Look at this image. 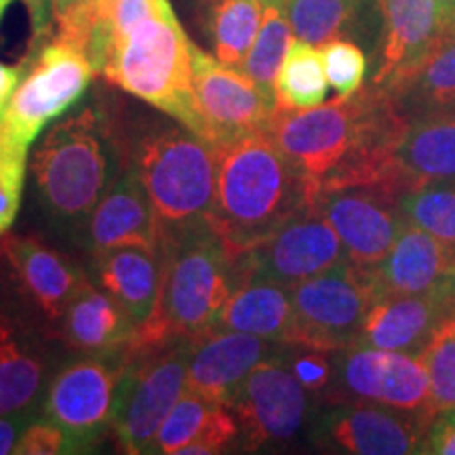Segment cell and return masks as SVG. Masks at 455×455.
I'll return each mask as SVG.
<instances>
[{
	"mask_svg": "<svg viewBox=\"0 0 455 455\" xmlns=\"http://www.w3.org/2000/svg\"><path fill=\"white\" fill-rule=\"evenodd\" d=\"M407 127L395 98L371 87L308 110L276 108L266 129L301 175L315 204L325 192L350 186L409 190L396 161Z\"/></svg>",
	"mask_w": 455,
	"mask_h": 455,
	"instance_id": "cell-1",
	"label": "cell"
},
{
	"mask_svg": "<svg viewBox=\"0 0 455 455\" xmlns=\"http://www.w3.org/2000/svg\"><path fill=\"white\" fill-rule=\"evenodd\" d=\"M212 228L232 258L312 207L304 180L268 129L253 131L220 148Z\"/></svg>",
	"mask_w": 455,
	"mask_h": 455,
	"instance_id": "cell-2",
	"label": "cell"
},
{
	"mask_svg": "<svg viewBox=\"0 0 455 455\" xmlns=\"http://www.w3.org/2000/svg\"><path fill=\"white\" fill-rule=\"evenodd\" d=\"M163 259L161 295L155 315L141 323L131 344L171 338L196 339L218 327L236 287V258L212 226L158 244Z\"/></svg>",
	"mask_w": 455,
	"mask_h": 455,
	"instance_id": "cell-3",
	"label": "cell"
},
{
	"mask_svg": "<svg viewBox=\"0 0 455 455\" xmlns=\"http://www.w3.org/2000/svg\"><path fill=\"white\" fill-rule=\"evenodd\" d=\"M101 74L196 135L201 133L192 89V43L171 3L127 30L112 34Z\"/></svg>",
	"mask_w": 455,
	"mask_h": 455,
	"instance_id": "cell-4",
	"label": "cell"
},
{
	"mask_svg": "<svg viewBox=\"0 0 455 455\" xmlns=\"http://www.w3.org/2000/svg\"><path fill=\"white\" fill-rule=\"evenodd\" d=\"M220 152L188 127L144 135L133 169L144 181L158 221V244L212 226Z\"/></svg>",
	"mask_w": 455,
	"mask_h": 455,
	"instance_id": "cell-5",
	"label": "cell"
},
{
	"mask_svg": "<svg viewBox=\"0 0 455 455\" xmlns=\"http://www.w3.org/2000/svg\"><path fill=\"white\" fill-rule=\"evenodd\" d=\"M112 140L93 108L51 127L34 150L30 169L44 212L57 221L87 224L110 188Z\"/></svg>",
	"mask_w": 455,
	"mask_h": 455,
	"instance_id": "cell-6",
	"label": "cell"
},
{
	"mask_svg": "<svg viewBox=\"0 0 455 455\" xmlns=\"http://www.w3.org/2000/svg\"><path fill=\"white\" fill-rule=\"evenodd\" d=\"M192 341L171 338L146 346L129 344L121 352L112 430L127 453H152L158 428L186 390Z\"/></svg>",
	"mask_w": 455,
	"mask_h": 455,
	"instance_id": "cell-7",
	"label": "cell"
},
{
	"mask_svg": "<svg viewBox=\"0 0 455 455\" xmlns=\"http://www.w3.org/2000/svg\"><path fill=\"white\" fill-rule=\"evenodd\" d=\"M378 299L371 270L352 261L291 287L293 316L284 346L341 352L356 344L369 308Z\"/></svg>",
	"mask_w": 455,
	"mask_h": 455,
	"instance_id": "cell-8",
	"label": "cell"
},
{
	"mask_svg": "<svg viewBox=\"0 0 455 455\" xmlns=\"http://www.w3.org/2000/svg\"><path fill=\"white\" fill-rule=\"evenodd\" d=\"M93 72L89 53L76 44L61 38L41 44L0 118V133L30 150L41 131L83 98Z\"/></svg>",
	"mask_w": 455,
	"mask_h": 455,
	"instance_id": "cell-9",
	"label": "cell"
},
{
	"mask_svg": "<svg viewBox=\"0 0 455 455\" xmlns=\"http://www.w3.org/2000/svg\"><path fill=\"white\" fill-rule=\"evenodd\" d=\"M192 89L201 121L198 135L218 150L268 127L276 110L275 93L196 44H192Z\"/></svg>",
	"mask_w": 455,
	"mask_h": 455,
	"instance_id": "cell-10",
	"label": "cell"
},
{
	"mask_svg": "<svg viewBox=\"0 0 455 455\" xmlns=\"http://www.w3.org/2000/svg\"><path fill=\"white\" fill-rule=\"evenodd\" d=\"M121 355L87 356L61 369L44 390L43 418L70 436L74 453L89 451L112 430Z\"/></svg>",
	"mask_w": 455,
	"mask_h": 455,
	"instance_id": "cell-11",
	"label": "cell"
},
{
	"mask_svg": "<svg viewBox=\"0 0 455 455\" xmlns=\"http://www.w3.org/2000/svg\"><path fill=\"white\" fill-rule=\"evenodd\" d=\"M346 249L316 204L236 258V276L293 287L344 264Z\"/></svg>",
	"mask_w": 455,
	"mask_h": 455,
	"instance_id": "cell-12",
	"label": "cell"
},
{
	"mask_svg": "<svg viewBox=\"0 0 455 455\" xmlns=\"http://www.w3.org/2000/svg\"><path fill=\"white\" fill-rule=\"evenodd\" d=\"M403 188L388 184L350 186L325 192L315 203L338 232L346 258L363 270L382 264L405 224Z\"/></svg>",
	"mask_w": 455,
	"mask_h": 455,
	"instance_id": "cell-13",
	"label": "cell"
},
{
	"mask_svg": "<svg viewBox=\"0 0 455 455\" xmlns=\"http://www.w3.org/2000/svg\"><path fill=\"white\" fill-rule=\"evenodd\" d=\"M306 392L284 365L281 352L253 367L230 405L241 428V447L258 451L293 439L308 415Z\"/></svg>",
	"mask_w": 455,
	"mask_h": 455,
	"instance_id": "cell-14",
	"label": "cell"
},
{
	"mask_svg": "<svg viewBox=\"0 0 455 455\" xmlns=\"http://www.w3.org/2000/svg\"><path fill=\"white\" fill-rule=\"evenodd\" d=\"M338 379L346 395L435 422L430 378L419 352L350 346L341 350Z\"/></svg>",
	"mask_w": 455,
	"mask_h": 455,
	"instance_id": "cell-15",
	"label": "cell"
},
{
	"mask_svg": "<svg viewBox=\"0 0 455 455\" xmlns=\"http://www.w3.org/2000/svg\"><path fill=\"white\" fill-rule=\"evenodd\" d=\"M384 20L382 53L373 87L384 93H407L415 74L443 38L436 0H375Z\"/></svg>",
	"mask_w": 455,
	"mask_h": 455,
	"instance_id": "cell-16",
	"label": "cell"
},
{
	"mask_svg": "<svg viewBox=\"0 0 455 455\" xmlns=\"http://www.w3.org/2000/svg\"><path fill=\"white\" fill-rule=\"evenodd\" d=\"M430 426L432 422L413 413L358 401L329 413L321 435L341 453L409 455L424 453Z\"/></svg>",
	"mask_w": 455,
	"mask_h": 455,
	"instance_id": "cell-17",
	"label": "cell"
},
{
	"mask_svg": "<svg viewBox=\"0 0 455 455\" xmlns=\"http://www.w3.org/2000/svg\"><path fill=\"white\" fill-rule=\"evenodd\" d=\"M276 341L251 333L213 329L192 341L186 388L230 407L253 367L278 352Z\"/></svg>",
	"mask_w": 455,
	"mask_h": 455,
	"instance_id": "cell-18",
	"label": "cell"
},
{
	"mask_svg": "<svg viewBox=\"0 0 455 455\" xmlns=\"http://www.w3.org/2000/svg\"><path fill=\"white\" fill-rule=\"evenodd\" d=\"M455 278L439 291L382 295L371 304L355 346L419 352L443 318L455 312Z\"/></svg>",
	"mask_w": 455,
	"mask_h": 455,
	"instance_id": "cell-19",
	"label": "cell"
},
{
	"mask_svg": "<svg viewBox=\"0 0 455 455\" xmlns=\"http://www.w3.org/2000/svg\"><path fill=\"white\" fill-rule=\"evenodd\" d=\"M0 251L9 261L21 291L51 321L66 315L72 299L91 284L83 268L32 236H7Z\"/></svg>",
	"mask_w": 455,
	"mask_h": 455,
	"instance_id": "cell-20",
	"label": "cell"
},
{
	"mask_svg": "<svg viewBox=\"0 0 455 455\" xmlns=\"http://www.w3.org/2000/svg\"><path fill=\"white\" fill-rule=\"evenodd\" d=\"M91 251L144 247L158 251V221L138 171L129 167L114 180L87 220Z\"/></svg>",
	"mask_w": 455,
	"mask_h": 455,
	"instance_id": "cell-21",
	"label": "cell"
},
{
	"mask_svg": "<svg viewBox=\"0 0 455 455\" xmlns=\"http://www.w3.org/2000/svg\"><path fill=\"white\" fill-rule=\"evenodd\" d=\"M455 258L435 236L405 220L395 247L371 270L378 298L439 291L453 281Z\"/></svg>",
	"mask_w": 455,
	"mask_h": 455,
	"instance_id": "cell-22",
	"label": "cell"
},
{
	"mask_svg": "<svg viewBox=\"0 0 455 455\" xmlns=\"http://www.w3.org/2000/svg\"><path fill=\"white\" fill-rule=\"evenodd\" d=\"M61 338L87 356L121 355L138 333V323L108 291L87 284L61 316Z\"/></svg>",
	"mask_w": 455,
	"mask_h": 455,
	"instance_id": "cell-23",
	"label": "cell"
},
{
	"mask_svg": "<svg viewBox=\"0 0 455 455\" xmlns=\"http://www.w3.org/2000/svg\"><path fill=\"white\" fill-rule=\"evenodd\" d=\"M95 278L131 318L146 323L155 315L161 295V251L144 247H114L93 251Z\"/></svg>",
	"mask_w": 455,
	"mask_h": 455,
	"instance_id": "cell-24",
	"label": "cell"
},
{
	"mask_svg": "<svg viewBox=\"0 0 455 455\" xmlns=\"http://www.w3.org/2000/svg\"><path fill=\"white\" fill-rule=\"evenodd\" d=\"M291 316V287L238 276L215 329L251 333L284 346Z\"/></svg>",
	"mask_w": 455,
	"mask_h": 455,
	"instance_id": "cell-25",
	"label": "cell"
},
{
	"mask_svg": "<svg viewBox=\"0 0 455 455\" xmlns=\"http://www.w3.org/2000/svg\"><path fill=\"white\" fill-rule=\"evenodd\" d=\"M47 386V358L0 310V415L36 409Z\"/></svg>",
	"mask_w": 455,
	"mask_h": 455,
	"instance_id": "cell-26",
	"label": "cell"
},
{
	"mask_svg": "<svg viewBox=\"0 0 455 455\" xmlns=\"http://www.w3.org/2000/svg\"><path fill=\"white\" fill-rule=\"evenodd\" d=\"M409 188L455 181V116L409 124L396 150Z\"/></svg>",
	"mask_w": 455,
	"mask_h": 455,
	"instance_id": "cell-27",
	"label": "cell"
},
{
	"mask_svg": "<svg viewBox=\"0 0 455 455\" xmlns=\"http://www.w3.org/2000/svg\"><path fill=\"white\" fill-rule=\"evenodd\" d=\"M261 13V0H203L204 30L221 64L243 70L258 36Z\"/></svg>",
	"mask_w": 455,
	"mask_h": 455,
	"instance_id": "cell-28",
	"label": "cell"
},
{
	"mask_svg": "<svg viewBox=\"0 0 455 455\" xmlns=\"http://www.w3.org/2000/svg\"><path fill=\"white\" fill-rule=\"evenodd\" d=\"M373 0H284L289 24L298 41L315 47L355 36Z\"/></svg>",
	"mask_w": 455,
	"mask_h": 455,
	"instance_id": "cell-29",
	"label": "cell"
},
{
	"mask_svg": "<svg viewBox=\"0 0 455 455\" xmlns=\"http://www.w3.org/2000/svg\"><path fill=\"white\" fill-rule=\"evenodd\" d=\"M327 89L329 81L321 49L295 38L276 74V108L308 110V108L321 106L327 98Z\"/></svg>",
	"mask_w": 455,
	"mask_h": 455,
	"instance_id": "cell-30",
	"label": "cell"
},
{
	"mask_svg": "<svg viewBox=\"0 0 455 455\" xmlns=\"http://www.w3.org/2000/svg\"><path fill=\"white\" fill-rule=\"evenodd\" d=\"M261 3H264L261 24L253 47L243 64V72L253 78L259 87L275 93L276 74L293 43V30L284 11V0H261Z\"/></svg>",
	"mask_w": 455,
	"mask_h": 455,
	"instance_id": "cell-31",
	"label": "cell"
},
{
	"mask_svg": "<svg viewBox=\"0 0 455 455\" xmlns=\"http://www.w3.org/2000/svg\"><path fill=\"white\" fill-rule=\"evenodd\" d=\"M403 218L422 228L455 258V181L413 186L401 196Z\"/></svg>",
	"mask_w": 455,
	"mask_h": 455,
	"instance_id": "cell-32",
	"label": "cell"
},
{
	"mask_svg": "<svg viewBox=\"0 0 455 455\" xmlns=\"http://www.w3.org/2000/svg\"><path fill=\"white\" fill-rule=\"evenodd\" d=\"M220 405L221 403L209 401L198 392L186 388L158 428L152 453L180 455L181 449L190 445L204 430V426L212 422Z\"/></svg>",
	"mask_w": 455,
	"mask_h": 455,
	"instance_id": "cell-33",
	"label": "cell"
},
{
	"mask_svg": "<svg viewBox=\"0 0 455 455\" xmlns=\"http://www.w3.org/2000/svg\"><path fill=\"white\" fill-rule=\"evenodd\" d=\"M419 356L428 369L436 413L455 411V312L436 325Z\"/></svg>",
	"mask_w": 455,
	"mask_h": 455,
	"instance_id": "cell-34",
	"label": "cell"
},
{
	"mask_svg": "<svg viewBox=\"0 0 455 455\" xmlns=\"http://www.w3.org/2000/svg\"><path fill=\"white\" fill-rule=\"evenodd\" d=\"M407 91L430 106H449L455 101V32L445 34L428 60L415 74Z\"/></svg>",
	"mask_w": 455,
	"mask_h": 455,
	"instance_id": "cell-35",
	"label": "cell"
},
{
	"mask_svg": "<svg viewBox=\"0 0 455 455\" xmlns=\"http://www.w3.org/2000/svg\"><path fill=\"white\" fill-rule=\"evenodd\" d=\"M28 148H21L0 133V235L17 218L26 184Z\"/></svg>",
	"mask_w": 455,
	"mask_h": 455,
	"instance_id": "cell-36",
	"label": "cell"
},
{
	"mask_svg": "<svg viewBox=\"0 0 455 455\" xmlns=\"http://www.w3.org/2000/svg\"><path fill=\"white\" fill-rule=\"evenodd\" d=\"M327 81L338 95H352L363 87L367 74V57L348 38H338L321 47Z\"/></svg>",
	"mask_w": 455,
	"mask_h": 455,
	"instance_id": "cell-37",
	"label": "cell"
},
{
	"mask_svg": "<svg viewBox=\"0 0 455 455\" xmlns=\"http://www.w3.org/2000/svg\"><path fill=\"white\" fill-rule=\"evenodd\" d=\"M57 38L87 51L93 30V0H53Z\"/></svg>",
	"mask_w": 455,
	"mask_h": 455,
	"instance_id": "cell-38",
	"label": "cell"
},
{
	"mask_svg": "<svg viewBox=\"0 0 455 455\" xmlns=\"http://www.w3.org/2000/svg\"><path fill=\"white\" fill-rule=\"evenodd\" d=\"M293 348V346H291ZM298 352H281L284 365L291 369L298 382L308 392H321L333 382L335 367L329 358V352L295 348Z\"/></svg>",
	"mask_w": 455,
	"mask_h": 455,
	"instance_id": "cell-39",
	"label": "cell"
},
{
	"mask_svg": "<svg viewBox=\"0 0 455 455\" xmlns=\"http://www.w3.org/2000/svg\"><path fill=\"white\" fill-rule=\"evenodd\" d=\"M15 455H60L74 453L70 436L49 419H36L26 426L13 449Z\"/></svg>",
	"mask_w": 455,
	"mask_h": 455,
	"instance_id": "cell-40",
	"label": "cell"
},
{
	"mask_svg": "<svg viewBox=\"0 0 455 455\" xmlns=\"http://www.w3.org/2000/svg\"><path fill=\"white\" fill-rule=\"evenodd\" d=\"M114 4L116 0H93V30H91L87 53L95 72H101L108 47H110V17Z\"/></svg>",
	"mask_w": 455,
	"mask_h": 455,
	"instance_id": "cell-41",
	"label": "cell"
},
{
	"mask_svg": "<svg viewBox=\"0 0 455 455\" xmlns=\"http://www.w3.org/2000/svg\"><path fill=\"white\" fill-rule=\"evenodd\" d=\"M424 453L455 455V411L436 413L424 441Z\"/></svg>",
	"mask_w": 455,
	"mask_h": 455,
	"instance_id": "cell-42",
	"label": "cell"
},
{
	"mask_svg": "<svg viewBox=\"0 0 455 455\" xmlns=\"http://www.w3.org/2000/svg\"><path fill=\"white\" fill-rule=\"evenodd\" d=\"M34 411H36V409H26V411L0 415V455L13 453L21 432H24L26 426L36 418Z\"/></svg>",
	"mask_w": 455,
	"mask_h": 455,
	"instance_id": "cell-43",
	"label": "cell"
},
{
	"mask_svg": "<svg viewBox=\"0 0 455 455\" xmlns=\"http://www.w3.org/2000/svg\"><path fill=\"white\" fill-rule=\"evenodd\" d=\"M30 13L32 24V47L38 49L44 44V38L51 34V21H53V0H24Z\"/></svg>",
	"mask_w": 455,
	"mask_h": 455,
	"instance_id": "cell-44",
	"label": "cell"
},
{
	"mask_svg": "<svg viewBox=\"0 0 455 455\" xmlns=\"http://www.w3.org/2000/svg\"><path fill=\"white\" fill-rule=\"evenodd\" d=\"M21 76H24V64L21 66H7L0 61V118H3L4 110H7L11 95L15 93L17 84H20Z\"/></svg>",
	"mask_w": 455,
	"mask_h": 455,
	"instance_id": "cell-45",
	"label": "cell"
},
{
	"mask_svg": "<svg viewBox=\"0 0 455 455\" xmlns=\"http://www.w3.org/2000/svg\"><path fill=\"white\" fill-rule=\"evenodd\" d=\"M436 7H439L443 36L455 32V0H436Z\"/></svg>",
	"mask_w": 455,
	"mask_h": 455,
	"instance_id": "cell-46",
	"label": "cell"
},
{
	"mask_svg": "<svg viewBox=\"0 0 455 455\" xmlns=\"http://www.w3.org/2000/svg\"><path fill=\"white\" fill-rule=\"evenodd\" d=\"M11 3H13V0H0V20H3L4 11H7V7H9Z\"/></svg>",
	"mask_w": 455,
	"mask_h": 455,
	"instance_id": "cell-47",
	"label": "cell"
},
{
	"mask_svg": "<svg viewBox=\"0 0 455 455\" xmlns=\"http://www.w3.org/2000/svg\"><path fill=\"white\" fill-rule=\"evenodd\" d=\"M451 276L455 278V264H453V268H451Z\"/></svg>",
	"mask_w": 455,
	"mask_h": 455,
	"instance_id": "cell-48",
	"label": "cell"
}]
</instances>
